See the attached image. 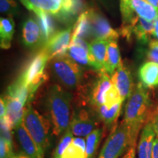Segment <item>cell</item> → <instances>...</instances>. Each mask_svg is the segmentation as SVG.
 <instances>
[{
  "mask_svg": "<svg viewBox=\"0 0 158 158\" xmlns=\"http://www.w3.org/2000/svg\"><path fill=\"white\" fill-rule=\"evenodd\" d=\"M154 37L156 40H158V19L155 21V33H154Z\"/></svg>",
  "mask_w": 158,
  "mask_h": 158,
  "instance_id": "f35d334b",
  "label": "cell"
},
{
  "mask_svg": "<svg viewBox=\"0 0 158 158\" xmlns=\"http://www.w3.org/2000/svg\"><path fill=\"white\" fill-rule=\"evenodd\" d=\"M121 62V56L118 49L117 40H110L106 52L104 70L108 74L112 75Z\"/></svg>",
  "mask_w": 158,
  "mask_h": 158,
  "instance_id": "603a6c76",
  "label": "cell"
},
{
  "mask_svg": "<svg viewBox=\"0 0 158 158\" xmlns=\"http://www.w3.org/2000/svg\"><path fill=\"white\" fill-rule=\"evenodd\" d=\"M149 120L151 122L152 125L156 136L158 137V107L155 108V110L150 114Z\"/></svg>",
  "mask_w": 158,
  "mask_h": 158,
  "instance_id": "e575fe53",
  "label": "cell"
},
{
  "mask_svg": "<svg viewBox=\"0 0 158 158\" xmlns=\"http://www.w3.org/2000/svg\"><path fill=\"white\" fill-rule=\"evenodd\" d=\"M6 114H7V108H6L5 99L1 98V100H0V117H1V119L6 117Z\"/></svg>",
  "mask_w": 158,
  "mask_h": 158,
  "instance_id": "8d00e7d4",
  "label": "cell"
},
{
  "mask_svg": "<svg viewBox=\"0 0 158 158\" xmlns=\"http://www.w3.org/2000/svg\"><path fill=\"white\" fill-rule=\"evenodd\" d=\"M109 40L94 39L89 43V59L90 67L97 71L104 70L106 52Z\"/></svg>",
  "mask_w": 158,
  "mask_h": 158,
  "instance_id": "9a60e30c",
  "label": "cell"
},
{
  "mask_svg": "<svg viewBox=\"0 0 158 158\" xmlns=\"http://www.w3.org/2000/svg\"><path fill=\"white\" fill-rule=\"evenodd\" d=\"M73 134L71 131L70 128L68 127L66 131L63 134L62 137L61 138L60 141L57 144L56 148L54 150V155H53L52 158H61L70 144L72 143L73 140Z\"/></svg>",
  "mask_w": 158,
  "mask_h": 158,
  "instance_id": "f1b7e54d",
  "label": "cell"
},
{
  "mask_svg": "<svg viewBox=\"0 0 158 158\" xmlns=\"http://www.w3.org/2000/svg\"><path fill=\"white\" fill-rule=\"evenodd\" d=\"M61 158H62V157H61Z\"/></svg>",
  "mask_w": 158,
  "mask_h": 158,
  "instance_id": "7bdbcfd3",
  "label": "cell"
},
{
  "mask_svg": "<svg viewBox=\"0 0 158 158\" xmlns=\"http://www.w3.org/2000/svg\"><path fill=\"white\" fill-rule=\"evenodd\" d=\"M136 145L131 146L121 158H136Z\"/></svg>",
  "mask_w": 158,
  "mask_h": 158,
  "instance_id": "d590c367",
  "label": "cell"
},
{
  "mask_svg": "<svg viewBox=\"0 0 158 158\" xmlns=\"http://www.w3.org/2000/svg\"><path fill=\"white\" fill-rule=\"evenodd\" d=\"M49 61L48 55L43 48L33 57L19 77L29 89V101L32 99L40 86L46 80L47 74L45 72V68Z\"/></svg>",
  "mask_w": 158,
  "mask_h": 158,
  "instance_id": "5b68a950",
  "label": "cell"
},
{
  "mask_svg": "<svg viewBox=\"0 0 158 158\" xmlns=\"http://www.w3.org/2000/svg\"><path fill=\"white\" fill-rule=\"evenodd\" d=\"M119 32L127 40H130L132 34H134L139 42L145 44L149 43L151 37L154 36L155 22L137 15L129 23H122Z\"/></svg>",
  "mask_w": 158,
  "mask_h": 158,
  "instance_id": "52a82bcc",
  "label": "cell"
},
{
  "mask_svg": "<svg viewBox=\"0 0 158 158\" xmlns=\"http://www.w3.org/2000/svg\"><path fill=\"white\" fill-rule=\"evenodd\" d=\"M120 1H128V0H120Z\"/></svg>",
  "mask_w": 158,
  "mask_h": 158,
  "instance_id": "b9f144b4",
  "label": "cell"
},
{
  "mask_svg": "<svg viewBox=\"0 0 158 158\" xmlns=\"http://www.w3.org/2000/svg\"><path fill=\"white\" fill-rule=\"evenodd\" d=\"M112 84L116 86L122 101L129 98L133 91V83L130 71L122 62L111 75Z\"/></svg>",
  "mask_w": 158,
  "mask_h": 158,
  "instance_id": "4fadbf2b",
  "label": "cell"
},
{
  "mask_svg": "<svg viewBox=\"0 0 158 158\" xmlns=\"http://www.w3.org/2000/svg\"><path fill=\"white\" fill-rule=\"evenodd\" d=\"M152 158H158V137L157 136L154 141Z\"/></svg>",
  "mask_w": 158,
  "mask_h": 158,
  "instance_id": "74e56055",
  "label": "cell"
},
{
  "mask_svg": "<svg viewBox=\"0 0 158 158\" xmlns=\"http://www.w3.org/2000/svg\"><path fill=\"white\" fill-rule=\"evenodd\" d=\"M69 127L73 135L84 138L96 129V122L88 110L81 109L71 118Z\"/></svg>",
  "mask_w": 158,
  "mask_h": 158,
  "instance_id": "30bf717a",
  "label": "cell"
},
{
  "mask_svg": "<svg viewBox=\"0 0 158 158\" xmlns=\"http://www.w3.org/2000/svg\"><path fill=\"white\" fill-rule=\"evenodd\" d=\"M93 40H117L119 33L110 27L107 19L94 10H90Z\"/></svg>",
  "mask_w": 158,
  "mask_h": 158,
  "instance_id": "7c38bea8",
  "label": "cell"
},
{
  "mask_svg": "<svg viewBox=\"0 0 158 158\" xmlns=\"http://www.w3.org/2000/svg\"><path fill=\"white\" fill-rule=\"evenodd\" d=\"M85 149L78 145V144L72 143L67 148L64 152L63 153L62 158H84Z\"/></svg>",
  "mask_w": 158,
  "mask_h": 158,
  "instance_id": "4dcf8cb0",
  "label": "cell"
},
{
  "mask_svg": "<svg viewBox=\"0 0 158 158\" xmlns=\"http://www.w3.org/2000/svg\"><path fill=\"white\" fill-rule=\"evenodd\" d=\"M77 37L84 40H90L93 37L90 10L83 12L75 23L73 29L72 39Z\"/></svg>",
  "mask_w": 158,
  "mask_h": 158,
  "instance_id": "ffe728a7",
  "label": "cell"
},
{
  "mask_svg": "<svg viewBox=\"0 0 158 158\" xmlns=\"http://www.w3.org/2000/svg\"><path fill=\"white\" fill-rule=\"evenodd\" d=\"M22 122L40 151L45 154L50 145V122L28 105L25 107Z\"/></svg>",
  "mask_w": 158,
  "mask_h": 158,
  "instance_id": "277c9868",
  "label": "cell"
},
{
  "mask_svg": "<svg viewBox=\"0 0 158 158\" xmlns=\"http://www.w3.org/2000/svg\"><path fill=\"white\" fill-rule=\"evenodd\" d=\"M122 106V102H119L111 108H108L104 104L96 108L95 110L99 118L108 127H110L117 121L121 112Z\"/></svg>",
  "mask_w": 158,
  "mask_h": 158,
  "instance_id": "d4e9b609",
  "label": "cell"
},
{
  "mask_svg": "<svg viewBox=\"0 0 158 158\" xmlns=\"http://www.w3.org/2000/svg\"><path fill=\"white\" fill-rule=\"evenodd\" d=\"M111 86L112 81L109 74L105 70L98 71V78L92 84L89 98L94 109L105 104V96Z\"/></svg>",
  "mask_w": 158,
  "mask_h": 158,
  "instance_id": "9c48e42d",
  "label": "cell"
},
{
  "mask_svg": "<svg viewBox=\"0 0 158 158\" xmlns=\"http://www.w3.org/2000/svg\"><path fill=\"white\" fill-rule=\"evenodd\" d=\"M156 138L149 120L143 126L138 143V158H152L153 144Z\"/></svg>",
  "mask_w": 158,
  "mask_h": 158,
  "instance_id": "ac0fdd59",
  "label": "cell"
},
{
  "mask_svg": "<svg viewBox=\"0 0 158 158\" xmlns=\"http://www.w3.org/2000/svg\"><path fill=\"white\" fill-rule=\"evenodd\" d=\"M50 121L55 135L64 133L69 127L71 121V95L59 84H53L47 92L45 98Z\"/></svg>",
  "mask_w": 158,
  "mask_h": 158,
  "instance_id": "7a4b0ae2",
  "label": "cell"
},
{
  "mask_svg": "<svg viewBox=\"0 0 158 158\" xmlns=\"http://www.w3.org/2000/svg\"><path fill=\"white\" fill-rule=\"evenodd\" d=\"M147 58L150 62L158 64V40H151L149 43V48L147 51Z\"/></svg>",
  "mask_w": 158,
  "mask_h": 158,
  "instance_id": "d6a6232c",
  "label": "cell"
},
{
  "mask_svg": "<svg viewBox=\"0 0 158 158\" xmlns=\"http://www.w3.org/2000/svg\"><path fill=\"white\" fill-rule=\"evenodd\" d=\"M89 44L81 38L71 39L67 54L78 64L90 66L89 59Z\"/></svg>",
  "mask_w": 158,
  "mask_h": 158,
  "instance_id": "d6986e66",
  "label": "cell"
},
{
  "mask_svg": "<svg viewBox=\"0 0 158 158\" xmlns=\"http://www.w3.org/2000/svg\"><path fill=\"white\" fill-rule=\"evenodd\" d=\"M15 130V135L21 146L23 153L30 158H43L44 154L40 151L23 122L19 124Z\"/></svg>",
  "mask_w": 158,
  "mask_h": 158,
  "instance_id": "5bb4252c",
  "label": "cell"
},
{
  "mask_svg": "<svg viewBox=\"0 0 158 158\" xmlns=\"http://www.w3.org/2000/svg\"><path fill=\"white\" fill-rule=\"evenodd\" d=\"M72 27H69L63 30L58 31L44 45L43 49L48 55L50 60L55 56L67 54L72 39Z\"/></svg>",
  "mask_w": 158,
  "mask_h": 158,
  "instance_id": "ba28073f",
  "label": "cell"
},
{
  "mask_svg": "<svg viewBox=\"0 0 158 158\" xmlns=\"http://www.w3.org/2000/svg\"><path fill=\"white\" fill-rule=\"evenodd\" d=\"M102 130L100 128H96L86 137V149L84 158H94L101 140Z\"/></svg>",
  "mask_w": 158,
  "mask_h": 158,
  "instance_id": "4316f807",
  "label": "cell"
},
{
  "mask_svg": "<svg viewBox=\"0 0 158 158\" xmlns=\"http://www.w3.org/2000/svg\"><path fill=\"white\" fill-rule=\"evenodd\" d=\"M130 9L139 17L155 22L158 19V10L146 0H128Z\"/></svg>",
  "mask_w": 158,
  "mask_h": 158,
  "instance_id": "44dd1931",
  "label": "cell"
},
{
  "mask_svg": "<svg viewBox=\"0 0 158 158\" xmlns=\"http://www.w3.org/2000/svg\"><path fill=\"white\" fill-rule=\"evenodd\" d=\"M35 7L57 16L63 7L64 0H29Z\"/></svg>",
  "mask_w": 158,
  "mask_h": 158,
  "instance_id": "484cf974",
  "label": "cell"
},
{
  "mask_svg": "<svg viewBox=\"0 0 158 158\" xmlns=\"http://www.w3.org/2000/svg\"><path fill=\"white\" fill-rule=\"evenodd\" d=\"M139 78L141 83L147 88L158 86V64L154 62H147L140 68Z\"/></svg>",
  "mask_w": 158,
  "mask_h": 158,
  "instance_id": "7402d4cb",
  "label": "cell"
},
{
  "mask_svg": "<svg viewBox=\"0 0 158 158\" xmlns=\"http://www.w3.org/2000/svg\"><path fill=\"white\" fill-rule=\"evenodd\" d=\"M1 13L12 14L17 11V4L15 0H0Z\"/></svg>",
  "mask_w": 158,
  "mask_h": 158,
  "instance_id": "836d02e7",
  "label": "cell"
},
{
  "mask_svg": "<svg viewBox=\"0 0 158 158\" xmlns=\"http://www.w3.org/2000/svg\"><path fill=\"white\" fill-rule=\"evenodd\" d=\"M158 10V0H146Z\"/></svg>",
  "mask_w": 158,
  "mask_h": 158,
  "instance_id": "ab89813d",
  "label": "cell"
},
{
  "mask_svg": "<svg viewBox=\"0 0 158 158\" xmlns=\"http://www.w3.org/2000/svg\"><path fill=\"white\" fill-rule=\"evenodd\" d=\"M7 95L19 99L26 105L29 100V92L27 86L19 78L8 87Z\"/></svg>",
  "mask_w": 158,
  "mask_h": 158,
  "instance_id": "83f0119b",
  "label": "cell"
},
{
  "mask_svg": "<svg viewBox=\"0 0 158 158\" xmlns=\"http://www.w3.org/2000/svg\"><path fill=\"white\" fill-rule=\"evenodd\" d=\"M20 1L29 10L32 11L36 15L37 21L42 30L45 45L58 31L56 29V17L54 15L35 7L32 5H31L29 0H20Z\"/></svg>",
  "mask_w": 158,
  "mask_h": 158,
  "instance_id": "8fae6325",
  "label": "cell"
},
{
  "mask_svg": "<svg viewBox=\"0 0 158 158\" xmlns=\"http://www.w3.org/2000/svg\"><path fill=\"white\" fill-rule=\"evenodd\" d=\"M50 61L52 73L64 87L75 89L81 86L84 78V70L68 54L55 56Z\"/></svg>",
  "mask_w": 158,
  "mask_h": 158,
  "instance_id": "3957f363",
  "label": "cell"
},
{
  "mask_svg": "<svg viewBox=\"0 0 158 158\" xmlns=\"http://www.w3.org/2000/svg\"><path fill=\"white\" fill-rule=\"evenodd\" d=\"M15 31V22L11 16L1 18L0 20V39L1 48L8 49L11 45Z\"/></svg>",
  "mask_w": 158,
  "mask_h": 158,
  "instance_id": "cb8c5ba5",
  "label": "cell"
},
{
  "mask_svg": "<svg viewBox=\"0 0 158 158\" xmlns=\"http://www.w3.org/2000/svg\"><path fill=\"white\" fill-rule=\"evenodd\" d=\"M22 37L24 44L29 48H35L40 45L44 44L40 26L34 18H29L23 23Z\"/></svg>",
  "mask_w": 158,
  "mask_h": 158,
  "instance_id": "2e32d148",
  "label": "cell"
},
{
  "mask_svg": "<svg viewBox=\"0 0 158 158\" xmlns=\"http://www.w3.org/2000/svg\"><path fill=\"white\" fill-rule=\"evenodd\" d=\"M15 154L13 152L12 142L5 138H0V158H13Z\"/></svg>",
  "mask_w": 158,
  "mask_h": 158,
  "instance_id": "1f68e13d",
  "label": "cell"
},
{
  "mask_svg": "<svg viewBox=\"0 0 158 158\" xmlns=\"http://www.w3.org/2000/svg\"><path fill=\"white\" fill-rule=\"evenodd\" d=\"M119 102H123V101L117 89L112 84L111 87L109 89L105 96V105L108 108H111Z\"/></svg>",
  "mask_w": 158,
  "mask_h": 158,
  "instance_id": "f546056e",
  "label": "cell"
},
{
  "mask_svg": "<svg viewBox=\"0 0 158 158\" xmlns=\"http://www.w3.org/2000/svg\"><path fill=\"white\" fill-rule=\"evenodd\" d=\"M133 145L130 131L123 122L105 141L98 158H119Z\"/></svg>",
  "mask_w": 158,
  "mask_h": 158,
  "instance_id": "8992f818",
  "label": "cell"
},
{
  "mask_svg": "<svg viewBox=\"0 0 158 158\" xmlns=\"http://www.w3.org/2000/svg\"><path fill=\"white\" fill-rule=\"evenodd\" d=\"M147 87L138 83L127 99L123 122L130 131L133 145H137L138 133L143 124L149 121L151 100Z\"/></svg>",
  "mask_w": 158,
  "mask_h": 158,
  "instance_id": "6da1fadb",
  "label": "cell"
},
{
  "mask_svg": "<svg viewBox=\"0 0 158 158\" xmlns=\"http://www.w3.org/2000/svg\"><path fill=\"white\" fill-rule=\"evenodd\" d=\"M4 99L7 108L6 117L4 118L7 120L13 129H15L19 124L22 122L25 105L19 99L9 95L5 96Z\"/></svg>",
  "mask_w": 158,
  "mask_h": 158,
  "instance_id": "e0dca14e",
  "label": "cell"
},
{
  "mask_svg": "<svg viewBox=\"0 0 158 158\" xmlns=\"http://www.w3.org/2000/svg\"><path fill=\"white\" fill-rule=\"evenodd\" d=\"M13 158H30V157L24 155L23 153H19V154H15Z\"/></svg>",
  "mask_w": 158,
  "mask_h": 158,
  "instance_id": "60d3db41",
  "label": "cell"
}]
</instances>
